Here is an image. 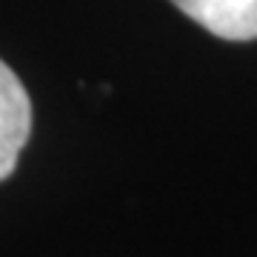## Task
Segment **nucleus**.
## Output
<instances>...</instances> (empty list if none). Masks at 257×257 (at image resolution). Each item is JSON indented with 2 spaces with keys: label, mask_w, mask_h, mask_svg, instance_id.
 I'll use <instances>...</instances> for the list:
<instances>
[{
  "label": "nucleus",
  "mask_w": 257,
  "mask_h": 257,
  "mask_svg": "<svg viewBox=\"0 0 257 257\" xmlns=\"http://www.w3.org/2000/svg\"><path fill=\"white\" fill-rule=\"evenodd\" d=\"M32 135V103L18 74L0 60V180L15 172Z\"/></svg>",
  "instance_id": "nucleus-1"
},
{
  "label": "nucleus",
  "mask_w": 257,
  "mask_h": 257,
  "mask_svg": "<svg viewBox=\"0 0 257 257\" xmlns=\"http://www.w3.org/2000/svg\"><path fill=\"white\" fill-rule=\"evenodd\" d=\"M177 9L223 40H254L257 0H172Z\"/></svg>",
  "instance_id": "nucleus-2"
}]
</instances>
